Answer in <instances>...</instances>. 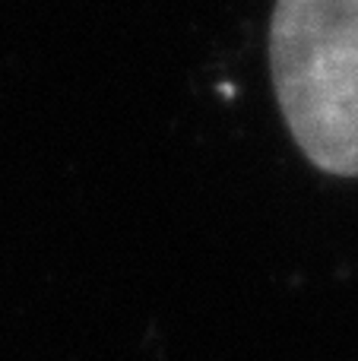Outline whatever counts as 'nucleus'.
I'll return each mask as SVG.
<instances>
[{"label": "nucleus", "instance_id": "1", "mask_svg": "<svg viewBox=\"0 0 358 361\" xmlns=\"http://www.w3.org/2000/svg\"><path fill=\"white\" fill-rule=\"evenodd\" d=\"M270 70L308 162L358 178V0H276Z\"/></svg>", "mask_w": 358, "mask_h": 361}]
</instances>
